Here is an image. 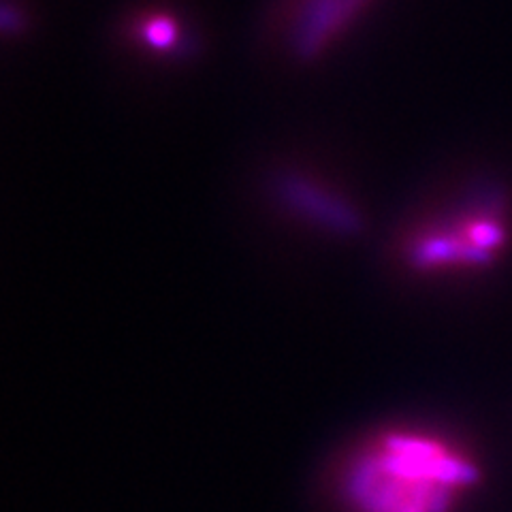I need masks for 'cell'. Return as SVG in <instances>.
Segmentation results:
<instances>
[{
  "instance_id": "cell-1",
  "label": "cell",
  "mask_w": 512,
  "mask_h": 512,
  "mask_svg": "<svg viewBox=\"0 0 512 512\" xmlns=\"http://www.w3.org/2000/svg\"><path fill=\"white\" fill-rule=\"evenodd\" d=\"M478 463L429 431L391 429L348 461L342 493L352 512H453L478 487Z\"/></svg>"
},
{
  "instance_id": "cell-2",
  "label": "cell",
  "mask_w": 512,
  "mask_h": 512,
  "mask_svg": "<svg viewBox=\"0 0 512 512\" xmlns=\"http://www.w3.org/2000/svg\"><path fill=\"white\" fill-rule=\"evenodd\" d=\"M508 242L504 220L489 210L466 212L444 227L421 233L412 242L410 261L416 269H483Z\"/></svg>"
},
{
  "instance_id": "cell-3",
  "label": "cell",
  "mask_w": 512,
  "mask_h": 512,
  "mask_svg": "<svg viewBox=\"0 0 512 512\" xmlns=\"http://www.w3.org/2000/svg\"><path fill=\"white\" fill-rule=\"evenodd\" d=\"M365 0H286L280 32L288 50L312 58L338 39Z\"/></svg>"
}]
</instances>
